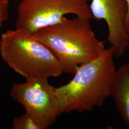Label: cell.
Masks as SVG:
<instances>
[{
  "instance_id": "cell-5",
  "label": "cell",
  "mask_w": 129,
  "mask_h": 129,
  "mask_svg": "<svg viewBox=\"0 0 129 129\" xmlns=\"http://www.w3.org/2000/svg\"><path fill=\"white\" fill-rule=\"evenodd\" d=\"M11 96L24 107L40 129H46L60 115V97L57 88L47 78L26 80L25 82L14 84Z\"/></svg>"
},
{
  "instance_id": "cell-2",
  "label": "cell",
  "mask_w": 129,
  "mask_h": 129,
  "mask_svg": "<svg viewBox=\"0 0 129 129\" xmlns=\"http://www.w3.org/2000/svg\"><path fill=\"white\" fill-rule=\"evenodd\" d=\"M90 20L78 16L64 17L59 23L33 35L54 54L64 73L73 74L79 66L97 58L106 49L96 37Z\"/></svg>"
},
{
  "instance_id": "cell-7",
  "label": "cell",
  "mask_w": 129,
  "mask_h": 129,
  "mask_svg": "<svg viewBox=\"0 0 129 129\" xmlns=\"http://www.w3.org/2000/svg\"><path fill=\"white\" fill-rule=\"evenodd\" d=\"M116 108L125 123L129 125V63L116 69L111 89Z\"/></svg>"
},
{
  "instance_id": "cell-6",
  "label": "cell",
  "mask_w": 129,
  "mask_h": 129,
  "mask_svg": "<svg viewBox=\"0 0 129 129\" xmlns=\"http://www.w3.org/2000/svg\"><path fill=\"white\" fill-rule=\"evenodd\" d=\"M89 9L92 18L104 20L107 25V40L111 44L114 56L124 54L129 46V36L125 27L128 7L125 0H91Z\"/></svg>"
},
{
  "instance_id": "cell-11",
  "label": "cell",
  "mask_w": 129,
  "mask_h": 129,
  "mask_svg": "<svg viewBox=\"0 0 129 129\" xmlns=\"http://www.w3.org/2000/svg\"><path fill=\"white\" fill-rule=\"evenodd\" d=\"M15 1H20V0H15Z\"/></svg>"
},
{
  "instance_id": "cell-9",
  "label": "cell",
  "mask_w": 129,
  "mask_h": 129,
  "mask_svg": "<svg viewBox=\"0 0 129 129\" xmlns=\"http://www.w3.org/2000/svg\"><path fill=\"white\" fill-rule=\"evenodd\" d=\"M9 5L8 0H0V29L3 23L9 17Z\"/></svg>"
},
{
  "instance_id": "cell-10",
  "label": "cell",
  "mask_w": 129,
  "mask_h": 129,
  "mask_svg": "<svg viewBox=\"0 0 129 129\" xmlns=\"http://www.w3.org/2000/svg\"><path fill=\"white\" fill-rule=\"evenodd\" d=\"M128 7V12L126 16V18L125 20V27L126 30V32L129 36V0H125Z\"/></svg>"
},
{
  "instance_id": "cell-4",
  "label": "cell",
  "mask_w": 129,
  "mask_h": 129,
  "mask_svg": "<svg viewBox=\"0 0 129 129\" xmlns=\"http://www.w3.org/2000/svg\"><path fill=\"white\" fill-rule=\"evenodd\" d=\"M89 0H20L15 28L33 35L60 23L68 14L92 19Z\"/></svg>"
},
{
  "instance_id": "cell-1",
  "label": "cell",
  "mask_w": 129,
  "mask_h": 129,
  "mask_svg": "<svg viewBox=\"0 0 129 129\" xmlns=\"http://www.w3.org/2000/svg\"><path fill=\"white\" fill-rule=\"evenodd\" d=\"M114 57L112 48H106L97 58L79 66L69 82L57 88L60 114L90 111L103 104L111 96L116 70Z\"/></svg>"
},
{
  "instance_id": "cell-8",
  "label": "cell",
  "mask_w": 129,
  "mask_h": 129,
  "mask_svg": "<svg viewBox=\"0 0 129 129\" xmlns=\"http://www.w3.org/2000/svg\"><path fill=\"white\" fill-rule=\"evenodd\" d=\"M14 129H40L35 121L27 112L13 120Z\"/></svg>"
},
{
  "instance_id": "cell-3",
  "label": "cell",
  "mask_w": 129,
  "mask_h": 129,
  "mask_svg": "<svg viewBox=\"0 0 129 129\" xmlns=\"http://www.w3.org/2000/svg\"><path fill=\"white\" fill-rule=\"evenodd\" d=\"M0 54L11 69L26 80L56 78L64 73L50 49L22 29H9L2 34Z\"/></svg>"
}]
</instances>
